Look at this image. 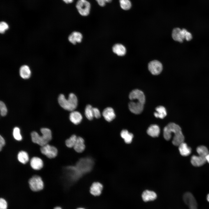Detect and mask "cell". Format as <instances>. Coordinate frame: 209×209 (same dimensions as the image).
Returning a JSON list of instances; mask_svg holds the SVG:
<instances>
[{"label": "cell", "instance_id": "obj_1", "mask_svg": "<svg viewBox=\"0 0 209 209\" xmlns=\"http://www.w3.org/2000/svg\"><path fill=\"white\" fill-rule=\"evenodd\" d=\"M129 98L131 100L128 104L130 111L135 114L140 113L143 110L145 100L143 93L139 90L134 89L130 93Z\"/></svg>", "mask_w": 209, "mask_h": 209}, {"label": "cell", "instance_id": "obj_2", "mask_svg": "<svg viewBox=\"0 0 209 209\" xmlns=\"http://www.w3.org/2000/svg\"><path fill=\"white\" fill-rule=\"evenodd\" d=\"M174 134L172 140L173 144L176 146L179 145L184 141V137L180 127L178 125L173 122L169 123L164 128L163 136L167 140L171 138V134Z\"/></svg>", "mask_w": 209, "mask_h": 209}, {"label": "cell", "instance_id": "obj_3", "mask_svg": "<svg viewBox=\"0 0 209 209\" xmlns=\"http://www.w3.org/2000/svg\"><path fill=\"white\" fill-rule=\"evenodd\" d=\"M41 132L42 136H40L35 131L32 132L31 134L32 141L41 146L48 143L52 139V134L51 130L47 128L41 129Z\"/></svg>", "mask_w": 209, "mask_h": 209}, {"label": "cell", "instance_id": "obj_4", "mask_svg": "<svg viewBox=\"0 0 209 209\" xmlns=\"http://www.w3.org/2000/svg\"><path fill=\"white\" fill-rule=\"evenodd\" d=\"M58 101L59 105L62 108L71 111H74L78 105L77 98L73 93L69 94L68 99L66 98L63 94H60L58 98Z\"/></svg>", "mask_w": 209, "mask_h": 209}, {"label": "cell", "instance_id": "obj_5", "mask_svg": "<svg viewBox=\"0 0 209 209\" xmlns=\"http://www.w3.org/2000/svg\"><path fill=\"white\" fill-rule=\"evenodd\" d=\"M75 167L78 172L81 174L89 171L92 167L93 162L88 158L81 159L77 163Z\"/></svg>", "mask_w": 209, "mask_h": 209}, {"label": "cell", "instance_id": "obj_6", "mask_svg": "<svg viewBox=\"0 0 209 209\" xmlns=\"http://www.w3.org/2000/svg\"><path fill=\"white\" fill-rule=\"evenodd\" d=\"M76 7L79 14L82 16H87L89 14L91 5L87 0H78Z\"/></svg>", "mask_w": 209, "mask_h": 209}, {"label": "cell", "instance_id": "obj_7", "mask_svg": "<svg viewBox=\"0 0 209 209\" xmlns=\"http://www.w3.org/2000/svg\"><path fill=\"white\" fill-rule=\"evenodd\" d=\"M28 183L31 189L33 191H39L43 188V182L41 178L38 175L33 176L29 180Z\"/></svg>", "mask_w": 209, "mask_h": 209}, {"label": "cell", "instance_id": "obj_8", "mask_svg": "<svg viewBox=\"0 0 209 209\" xmlns=\"http://www.w3.org/2000/svg\"><path fill=\"white\" fill-rule=\"evenodd\" d=\"M40 151L42 154L50 158H55L57 154V148L55 147L48 144L41 146Z\"/></svg>", "mask_w": 209, "mask_h": 209}, {"label": "cell", "instance_id": "obj_9", "mask_svg": "<svg viewBox=\"0 0 209 209\" xmlns=\"http://www.w3.org/2000/svg\"><path fill=\"white\" fill-rule=\"evenodd\" d=\"M148 68L151 73L153 75L159 74L162 71L163 66L161 63L157 60L150 62L148 65Z\"/></svg>", "mask_w": 209, "mask_h": 209}, {"label": "cell", "instance_id": "obj_10", "mask_svg": "<svg viewBox=\"0 0 209 209\" xmlns=\"http://www.w3.org/2000/svg\"><path fill=\"white\" fill-rule=\"evenodd\" d=\"M183 200L188 206L189 209H197V201L191 193L187 192L185 193L183 196Z\"/></svg>", "mask_w": 209, "mask_h": 209}, {"label": "cell", "instance_id": "obj_11", "mask_svg": "<svg viewBox=\"0 0 209 209\" xmlns=\"http://www.w3.org/2000/svg\"><path fill=\"white\" fill-rule=\"evenodd\" d=\"M102 115L105 120L109 122L112 121L116 117L114 111L111 107H107L104 109Z\"/></svg>", "mask_w": 209, "mask_h": 209}, {"label": "cell", "instance_id": "obj_12", "mask_svg": "<svg viewBox=\"0 0 209 209\" xmlns=\"http://www.w3.org/2000/svg\"><path fill=\"white\" fill-rule=\"evenodd\" d=\"M206 162V157L196 155L192 156L191 158V162L195 167H199L204 165Z\"/></svg>", "mask_w": 209, "mask_h": 209}, {"label": "cell", "instance_id": "obj_13", "mask_svg": "<svg viewBox=\"0 0 209 209\" xmlns=\"http://www.w3.org/2000/svg\"><path fill=\"white\" fill-rule=\"evenodd\" d=\"M103 186L100 183L96 182L93 183L90 188L91 193L94 196H98L101 193Z\"/></svg>", "mask_w": 209, "mask_h": 209}, {"label": "cell", "instance_id": "obj_14", "mask_svg": "<svg viewBox=\"0 0 209 209\" xmlns=\"http://www.w3.org/2000/svg\"><path fill=\"white\" fill-rule=\"evenodd\" d=\"M30 165L33 169L38 170L42 168L43 166V163L42 160L40 158L34 157L31 159Z\"/></svg>", "mask_w": 209, "mask_h": 209}, {"label": "cell", "instance_id": "obj_15", "mask_svg": "<svg viewBox=\"0 0 209 209\" xmlns=\"http://www.w3.org/2000/svg\"><path fill=\"white\" fill-rule=\"evenodd\" d=\"M82 117L81 114L77 111H72L69 115V119L73 124L77 125L81 121Z\"/></svg>", "mask_w": 209, "mask_h": 209}, {"label": "cell", "instance_id": "obj_16", "mask_svg": "<svg viewBox=\"0 0 209 209\" xmlns=\"http://www.w3.org/2000/svg\"><path fill=\"white\" fill-rule=\"evenodd\" d=\"M142 197L143 200L145 202H147L156 199L157 195L154 192L147 190L143 192Z\"/></svg>", "mask_w": 209, "mask_h": 209}, {"label": "cell", "instance_id": "obj_17", "mask_svg": "<svg viewBox=\"0 0 209 209\" xmlns=\"http://www.w3.org/2000/svg\"><path fill=\"white\" fill-rule=\"evenodd\" d=\"M172 37L174 40L182 42L184 39L182 30L179 28H174L172 31Z\"/></svg>", "mask_w": 209, "mask_h": 209}, {"label": "cell", "instance_id": "obj_18", "mask_svg": "<svg viewBox=\"0 0 209 209\" xmlns=\"http://www.w3.org/2000/svg\"><path fill=\"white\" fill-rule=\"evenodd\" d=\"M147 134L153 137L158 136L160 133V129L158 126L156 125H151L147 131Z\"/></svg>", "mask_w": 209, "mask_h": 209}, {"label": "cell", "instance_id": "obj_19", "mask_svg": "<svg viewBox=\"0 0 209 209\" xmlns=\"http://www.w3.org/2000/svg\"><path fill=\"white\" fill-rule=\"evenodd\" d=\"M178 146L179 152L182 156H186L190 154L191 152V148L184 142L181 143Z\"/></svg>", "mask_w": 209, "mask_h": 209}, {"label": "cell", "instance_id": "obj_20", "mask_svg": "<svg viewBox=\"0 0 209 209\" xmlns=\"http://www.w3.org/2000/svg\"><path fill=\"white\" fill-rule=\"evenodd\" d=\"M82 38V34L80 32H74L69 36L68 39L70 42L73 44L81 42Z\"/></svg>", "mask_w": 209, "mask_h": 209}, {"label": "cell", "instance_id": "obj_21", "mask_svg": "<svg viewBox=\"0 0 209 209\" xmlns=\"http://www.w3.org/2000/svg\"><path fill=\"white\" fill-rule=\"evenodd\" d=\"M113 52L120 56L125 55L126 53V49L125 47L121 44H116L114 45L113 48Z\"/></svg>", "mask_w": 209, "mask_h": 209}, {"label": "cell", "instance_id": "obj_22", "mask_svg": "<svg viewBox=\"0 0 209 209\" xmlns=\"http://www.w3.org/2000/svg\"><path fill=\"white\" fill-rule=\"evenodd\" d=\"M75 150L78 153L82 152L84 150L85 145L84 139L81 137H77V141L73 147Z\"/></svg>", "mask_w": 209, "mask_h": 209}, {"label": "cell", "instance_id": "obj_23", "mask_svg": "<svg viewBox=\"0 0 209 209\" xmlns=\"http://www.w3.org/2000/svg\"><path fill=\"white\" fill-rule=\"evenodd\" d=\"M21 77L24 79L28 78L31 75V71L29 66L26 65L22 66L19 69Z\"/></svg>", "mask_w": 209, "mask_h": 209}, {"label": "cell", "instance_id": "obj_24", "mask_svg": "<svg viewBox=\"0 0 209 209\" xmlns=\"http://www.w3.org/2000/svg\"><path fill=\"white\" fill-rule=\"evenodd\" d=\"M156 111L154 113V116L157 118H163L167 115V112L165 108L163 106H159L156 107Z\"/></svg>", "mask_w": 209, "mask_h": 209}, {"label": "cell", "instance_id": "obj_25", "mask_svg": "<svg viewBox=\"0 0 209 209\" xmlns=\"http://www.w3.org/2000/svg\"><path fill=\"white\" fill-rule=\"evenodd\" d=\"M120 136L123 138L125 143L129 144L132 142L133 137V134L129 133L128 131L125 129L123 130L120 133Z\"/></svg>", "mask_w": 209, "mask_h": 209}, {"label": "cell", "instance_id": "obj_26", "mask_svg": "<svg viewBox=\"0 0 209 209\" xmlns=\"http://www.w3.org/2000/svg\"><path fill=\"white\" fill-rule=\"evenodd\" d=\"M18 160L23 164L26 163L29 160V157L27 153L23 151L19 152L17 155Z\"/></svg>", "mask_w": 209, "mask_h": 209}, {"label": "cell", "instance_id": "obj_27", "mask_svg": "<svg viewBox=\"0 0 209 209\" xmlns=\"http://www.w3.org/2000/svg\"><path fill=\"white\" fill-rule=\"evenodd\" d=\"M93 107L90 105H87L85 109V114L87 118L89 120H92L94 117Z\"/></svg>", "mask_w": 209, "mask_h": 209}, {"label": "cell", "instance_id": "obj_28", "mask_svg": "<svg viewBox=\"0 0 209 209\" xmlns=\"http://www.w3.org/2000/svg\"><path fill=\"white\" fill-rule=\"evenodd\" d=\"M199 155L206 157L209 153L208 148L205 146L201 145L198 147L196 149Z\"/></svg>", "mask_w": 209, "mask_h": 209}, {"label": "cell", "instance_id": "obj_29", "mask_svg": "<svg viewBox=\"0 0 209 209\" xmlns=\"http://www.w3.org/2000/svg\"><path fill=\"white\" fill-rule=\"evenodd\" d=\"M77 137L75 135H73L65 142L66 146L69 148L74 147L77 141Z\"/></svg>", "mask_w": 209, "mask_h": 209}, {"label": "cell", "instance_id": "obj_30", "mask_svg": "<svg viewBox=\"0 0 209 209\" xmlns=\"http://www.w3.org/2000/svg\"><path fill=\"white\" fill-rule=\"evenodd\" d=\"M121 8L125 10L129 9L131 6V3L129 0H119Z\"/></svg>", "mask_w": 209, "mask_h": 209}, {"label": "cell", "instance_id": "obj_31", "mask_svg": "<svg viewBox=\"0 0 209 209\" xmlns=\"http://www.w3.org/2000/svg\"><path fill=\"white\" fill-rule=\"evenodd\" d=\"M13 135L14 138L17 141H20L22 139V136L20 133V130L19 128L16 127L14 128Z\"/></svg>", "mask_w": 209, "mask_h": 209}, {"label": "cell", "instance_id": "obj_32", "mask_svg": "<svg viewBox=\"0 0 209 209\" xmlns=\"http://www.w3.org/2000/svg\"><path fill=\"white\" fill-rule=\"evenodd\" d=\"M0 110L1 115L2 116L6 115L7 110L5 104L2 101L0 102Z\"/></svg>", "mask_w": 209, "mask_h": 209}, {"label": "cell", "instance_id": "obj_33", "mask_svg": "<svg viewBox=\"0 0 209 209\" xmlns=\"http://www.w3.org/2000/svg\"><path fill=\"white\" fill-rule=\"evenodd\" d=\"M8 24L4 21H2L0 23V32L1 33H4L5 31L8 28Z\"/></svg>", "mask_w": 209, "mask_h": 209}, {"label": "cell", "instance_id": "obj_34", "mask_svg": "<svg viewBox=\"0 0 209 209\" xmlns=\"http://www.w3.org/2000/svg\"><path fill=\"white\" fill-rule=\"evenodd\" d=\"M7 204L4 199L1 198L0 199V209H7Z\"/></svg>", "mask_w": 209, "mask_h": 209}, {"label": "cell", "instance_id": "obj_35", "mask_svg": "<svg viewBox=\"0 0 209 209\" xmlns=\"http://www.w3.org/2000/svg\"><path fill=\"white\" fill-rule=\"evenodd\" d=\"M93 110L94 117L97 118H98L100 117L101 114L98 109L97 108L93 107Z\"/></svg>", "mask_w": 209, "mask_h": 209}, {"label": "cell", "instance_id": "obj_36", "mask_svg": "<svg viewBox=\"0 0 209 209\" xmlns=\"http://www.w3.org/2000/svg\"><path fill=\"white\" fill-rule=\"evenodd\" d=\"M5 142L4 138L1 135L0 136V150L1 151L3 147L5 145Z\"/></svg>", "mask_w": 209, "mask_h": 209}, {"label": "cell", "instance_id": "obj_37", "mask_svg": "<svg viewBox=\"0 0 209 209\" xmlns=\"http://www.w3.org/2000/svg\"><path fill=\"white\" fill-rule=\"evenodd\" d=\"M98 5L101 7H103L105 5L106 3L105 0H96Z\"/></svg>", "mask_w": 209, "mask_h": 209}, {"label": "cell", "instance_id": "obj_38", "mask_svg": "<svg viewBox=\"0 0 209 209\" xmlns=\"http://www.w3.org/2000/svg\"><path fill=\"white\" fill-rule=\"evenodd\" d=\"M192 38V36L191 33L188 32H187L185 37V39L188 41H189Z\"/></svg>", "mask_w": 209, "mask_h": 209}, {"label": "cell", "instance_id": "obj_39", "mask_svg": "<svg viewBox=\"0 0 209 209\" xmlns=\"http://www.w3.org/2000/svg\"><path fill=\"white\" fill-rule=\"evenodd\" d=\"M64 2L66 3H69L73 2V0H62Z\"/></svg>", "mask_w": 209, "mask_h": 209}, {"label": "cell", "instance_id": "obj_40", "mask_svg": "<svg viewBox=\"0 0 209 209\" xmlns=\"http://www.w3.org/2000/svg\"><path fill=\"white\" fill-rule=\"evenodd\" d=\"M206 162L209 163V153L206 156Z\"/></svg>", "mask_w": 209, "mask_h": 209}, {"label": "cell", "instance_id": "obj_41", "mask_svg": "<svg viewBox=\"0 0 209 209\" xmlns=\"http://www.w3.org/2000/svg\"><path fill=\"white\" fill-rule=\"evenodd\" d=\"M105 1H106V3H110L111 1L112 0H105Z\"/></svg>", "mask_w": 209, "mask_h": 209}, {"label": "cell", "instance_id": "obj_42", "mask_svg": "<svg viewBox=\"0 0 209 209\" xmlns=\"http://www.w3.org/2000/svg\"><path fill=\"white\" fill-rule=\"evenodd\" d=\"M207 201L209 202V194H208L207 196Z\"/></svg>", "mask_w": 209, "mask_h": 209}, {"label": "cell", "instance_id": "obj_43", "mask_svg": "<svg viewBox=\"0 0 209 209\" xmlns=\"http://www.w3.org/2000/svg\"><path fill=\"white\" fill-rule=\"evenodd\" d=\"M54 209H62L60 207H57L54 208Z\"/></svg>", "mask_w": 209, "mask_h": 209}, {"label": "cell", "instance_id": "obj_44", "mask_svg": "<svg viewBox=\"0 0 209 209\" xmlns=\"http://www.w3.org/2000/svg\"><path fill=\"white\" fill-rule=\"evenodd\" d=\"M77 209H85L83 208H77Z\"/></svg>", "mask_w": 209, "mask_h": 209}]
</instances>
